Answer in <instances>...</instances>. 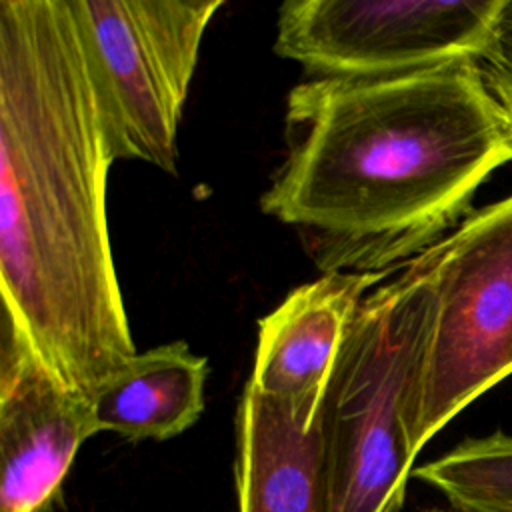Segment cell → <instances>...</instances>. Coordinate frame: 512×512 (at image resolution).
Instances as JSON below:
<instances>
[{"mask_svg": "<svg viewBox=\"0 0 512 512\" xmlns=\"http://www.w3.org/2000/svg\"><path fill=\"white\" fill-rule=\"evenodd\" d=\"M112 162L68 0H0L2 316L88 398L136 354L108 232Z\"/></svg>", "mask_w": 512, "mask_h": 512, "instance_id": "obj_1", "label": "cell"}, {"mask_svg": "<svg viewBox=\"0 0 512 512\" xmlns=\"http://www.w3.org/2000/svg\"><path fill=\"white\" fill-rule=\"evenodd\" d=\"M512 162V122L478 60L312 78L286 100V158L260 198L322 274L390 272L452 232Z\"/></svg>", "mask_w": 512, "mask_h": 512, "instance_id": "obj_2", "label": "cell"}, {"mask_svg": "<svg viewBox=\"0 0 512 512\" xmlns=\"http://www.w3.org/2000/svg\"><path fill=\"white\" fill-rule=\"evenodd\" d=\"M434 312V288L416 258L364 298L318 410L328 512L402 508Z\"/></svg>", "mask_w": 512, "mask_h": 512, "instance_id": "obj_3", "label": "cell"}, {"mask_svg": "<svg viewBox=\"0 0 512 512\" xmlns=\"http://www.w3.org/2000/svg\"><path fill=\"white\" fill-rule=\"evenodd\" d=\"M112 160L176 172L178 126L224 0H68Z\"/></svg>", "mask_w": 512, "mask_h": 512, "instance_id": "obj_4", "label": "cell"}, {"mask_svg": "<svg viewBox=\"0 0 512 512\" xmlns=\"http://www.w3.org/2000/svg\"><path fill=\"white\" fill-rule=\"evenodd\" d=\"M416 260L436 312L408 430L414 456L512 374V194L468 214Z\"/></svg>", "mask_w": 512, "mask_h": 512, "instance_id": "obj_5", "label": "cell"}, {"mask_svg": "<svg viewBox=\"0 0 512 512\" xmlns=\"http://www.w3.org/2000/svg\"><path fill=\"white\" fill-rule=\"evenodd\" d=\"M504 0H288L274 52L312 78H378L478 60Z\"/></svg>", "mask_w": 512, "mask_h": 512, "instance_id": "obj_6", "label": "cell"}, {"mask_svg": "<svg viewBox=\"0 0 512 512\" xmlns=\"http://www.w3.org/2000/svg\"><path fill=\"white\" fill-rule=\"evenodd\" d=\"M94 434L90 398L68 386L2 316L0 512H54L78 450Z\"/></svg>", "mask_w": 512, "mask_h": 512, "instance_id": "obj_7", "label": "cell"}, {"mask_svg": "<svg viewBox=\"0 0 512 512\" xmlns=\"http://www.w3.org/2000/svg\"><path fill=\"white\" fill-rule=\"evenodd\" d=\"M390 272H332L292 290L258 322L250 384L262 396L316 418L364 298Z\"/></svg>", "mask_w": 512, "mask_h": 512, "instance_id": "obj_8", "label": "cell"}, {"mask_svg": "<svg viewBox=\"0 0 512 512\" xmlns=\"http://www.w3.org/2000/svg\"><path fill=\"white\" fill-rule=\"evenodd\" d=\"M234 480L238 512H328L320 418L246 384L236 410Z\"/></svg>", "mask_w": 512, "mask_h": 512, "instance_id": "obj_9", "label": "cell"}, {"mask_svg": "<svg viewBox=\"0 0 512 512\" xmlns=\"http://www.w3.org/2000/svg\"><path fill=\"white\" fill-rule=\"evenodd\" d=\"M206 378L208 360L186 342L136 352L90 394L98 432L132 442L178 436L204 410Z\"/></svg>", "mask_w": 512, "mask_h": 512, "instance_id": "obj_10", "label": "cell"}, {"mask_svg": "<svg viewBox=\"0 0 512 512\" xmlns=\"http://www.w3.org/2000/svg\"><path fill=\"white\" fill-rule=\"evenodd\" d=\"M412 474L460 512H512V436L466 438Z\"/></svg>", "mask_w": 512, "mask_h": 512, "instance_id": "obj_11", "label": "cell"}, {"mask_svg": "<svg viewBox=\"0 0 512 512\" xmlns=\"http://www.w3.org/2000/svg\"><path fill=\"white\" fill-rule=\"evenodd\" d=\"M478 66L512 122V0H504L490 42L478 58Z\"/></svg>", "mask_w": 512, "mask_h": 512, "instance_id": "obj_12", "label": "cell"}, {"mask_svg": "<svg viewBox=\"0 0 512 512\" xmlns=\"http://www.w3.org/2000/svg\"><path fill=\"white\" fill-rule=\"evenodd\" d=\"M424 512H460V510H446V508H430V510H424Z\"/></svg>", "mask_w": 512, "mask_h": 512, "instance_id": "obj_13", "label": "cell"}]
</instances>
